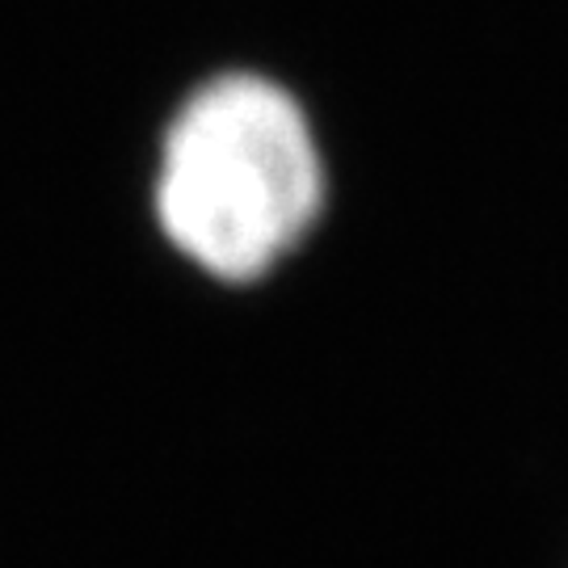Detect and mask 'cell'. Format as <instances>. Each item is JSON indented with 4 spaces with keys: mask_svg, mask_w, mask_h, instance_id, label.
<instances>
[{
    "mask_svg": "<svg viewBox=\"0 0 568 568\" xmlns=\"http://www.w3.org/2000/svg\"><path fill=\"white\" fill-rule=\"evenodd\" d=\"M325 169L304 110L262 77L203 84L164 135L156 215L169 244L220 283H257L304 241Z\"/></svg>",
    "mask_w": 568,
    "mask_h": 568,
    "instance_id": "6da1fadb",
    "label": "cell"
}]
</instances>
